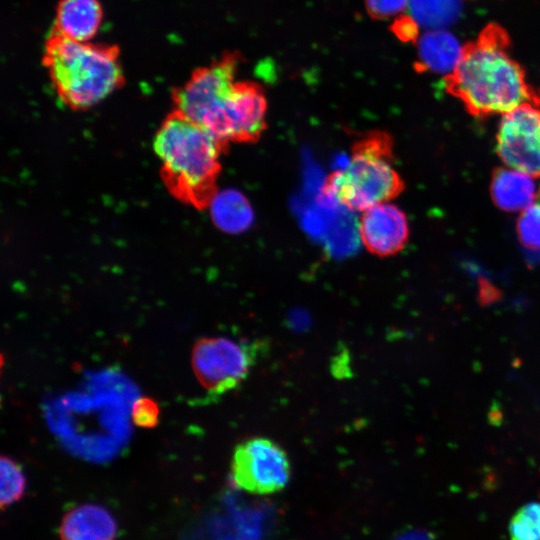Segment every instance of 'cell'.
Wrapping results in <instances>:
<instances>
[{
	"instance_id": "obj_1",
	"label": "cell",
	"mask_w": 540,
	"mask_h": 540,
	"mask_svg": "<svg viewBox=\"0 0 540 540\" xmlns=\"http://www.w3.org/2000/svg\"><path fill=\"white\" fill-rule=\"evenodd\" d=\"M447 87L477 117L503 115L536 93L510 55L504 37L496 32L482 35L465 48Z\"/></svg>"
},
{
	"instance_id": "obj_2",
	"label": "cell",
	"mask_w": 540,
	"mask_h": 540,
	"mask_svg": "<svg viewBox=\"0 0 540 540\" xmlns=\"http://www.w3.org/2000/svg\"><path fill=\"white\" fill-rule=\"evenodd\" d=\"M222 143L177 112L157 131L153 149L172 189L184 200L206 205L220 170Z\"/></svg>"
},
{
	"instance_id": "obj_3",
	"label": "cell",
	"mask_w": 540,
	"mask_h": 540,
	"mask_svg": "<svg viewBox=\"0 0 540 540\" xmlns=\"http://www.w3.org/2000/svg\"><path fill=\"white\" fill-rule=\"evenodd\" d=\"M44 65L59 97L72 108H90L122 82L114 47L74 41L55 33L48 38Z\"/></svg>"
},
{
	"instance_id": "obj_4",
	"label": "cell",
	"mask_w": 540,
	"mask_h": 540,
	"mask_svg": "<svg viewBox=\"0 0 540 540\" xmlns=\"http://www.w3.org/2000/svg\"><path fill=\"white\" fill-rule=\"evenodd\" d=\"M324 188L338 204L361 212L397 197L404 182L392 163L390 137L376 132L361 139L347 164L328 176Z\"/></svg>"
},
{
	"instance_id": "obj_5",
	"label": "cell",
	"mask_w": 540,
	"mask_h": 540,
	"mask_svg": "<svg viewBox=\"0 0 540 540\" xmlns=\"http://www.w3.org/2000/svg\"><path fill=\"white\" fill-rule=\"evenodd\" d=\"M258 344L229 337H203L192 348V369L200 385L220 396L238 387L254 367Z\"/></svg>"
},
{
	"instance_id": "obj_6",
	"label": "cell",
	"mask_w": 540,
	"mask_h": 540,
	"mask_svg": "<svg viewBox=\"0 0 540 540\" xmlns=\"http://www.w3.org/2000/svg\"><path fill=\"white\" fill-rule=\"evenodd\" d=\"M230 472L237 488L251 494L270 495L286 487L292 471L287 452L277 442L254 436L235 446Z\"/></svg>"
},
{
	"instance_id": "obj_7",
	"label": "cell",
	"mask_w": 540,
	"mask_h": 540,
	"mask_svg": "<svg viewBox=\"0 0 540 540\" xmlns=\"http://www.w3.org/2000/svg\"><path fill=\"white\" fill-rule=\"evenodd\" d=\"M267 102L259 85L236 82L202 127L222 144L255 142L266 128Z\"/></svg>"
},
{
	"instance_id": "obj_8",
	"label": "cell",
	"mask_w": 540,
	"mask_h": 540,
	"mask_svg": "<svg viewBox=\"0 0 540 540\" xmlns=\"http://www.w3.org/2000/svg\"><path fill=\"white\" fill-rule=\"evenodd\" d=\"M496 152L506 166L540 176V93L501 116Z\"/></svg>"
},
{
	"instance_id": "obj_9",
	"label": "cell",
	"mask_w": 540,
	"mask_h": 540,
	"mask_svg": "<svg viewBox=\"0 0 540 540\" xmlns=\"http://www.w3.org/2000/svg\"><path fill=\"white\" fill-rule=\"evenodd\" d=\"M237 63L228 55L194 72L175 94L176 112L200 125L233 89Z\"/></svg>"
},
{
	"instance_id": "obj_10",
	"label": "cell",
	"mask_w": 540,
	"mask_h": 540,
	"mask_svg": "<svg viewBox=\"0 0 540 540\" xmlns=\"http://www.w3.org/2000/svg\"><path fill=\"white\" fill-rule=\"evenodd\" d=\"M359 233L369 252L386 257L404 248L408 241L409 224L401 209L390 201L382 202L362 212Z\"/></svg>"
},
{
	"instance_id": "obj_11",
	"label": "cell",
	"mask_w": 540,
	"mask_h": 540,
	"mask_svg": "<svg viewBox=\"0 0 540 540\" xmlns=\"http://www.w3.org/2000/svg\"><path fill=\"white\" fill-rule=\"evenodd\" d=\"M117 524L101 505L85 503L73 507L59 526L61 540H115Z\"/></svg>"
},
{
	"instance_id": "obj_12",
	"label": "cell",
	"mask_w": 540,
	"mask_h": 540,
	"mask_svg": "<svg viewBox=\"0 0 540 540\" xmlns=\"http://www.w3.org/2000/svg\"><path fill=\"white\" fill-rule=\"evenodd\" d=\"M535 178L508 166L496 168L490 183L493 202L503 211L522 212L537 198L539 186Z\"/></svg>"
},
{
	"instance_id": "obj_13",
	"label": "cell",
	"mask_w": 540,
	"mask_h": 540,
	"mask_svg": "<svg viewBox=\"0 0 540 540\" xmlns=\"http://www.w3.org/2000/svg\"><path fill=\"white\" fill-rule=\"evenodd\" d=\"M465 48L447 28L424 30L417 39L420 65L427 71L448 77L457 68Z\"/></svg>"
},
{
	"instance_id": "obj_14",
	"label": "cell",
	"mask_w": 540,
	"mask_h": 540,
	"mask_svg": "<svg viewBox=\"0 0 540 540\" xmlns=\"http://www.w3.org/2000/svg\"><path fill=\"white\" fill-rule=\"evenodd\" d=\"M101 21L102 8L98 0H61L56 8L54 33L88 42L97 33Z\"/></svg>"
},
{
	"instance_id": "obj_15",
	"label": "cell",
	"mask_w": 540,
	"mask_h": 540,
	"mask_svg": "<svg viewBox=\"0 0 540 540\" xmlns=\"http://www.w3.org/2000/svg\"><path fill=\"white\" fill-rule=\"evenodd\" d=\"M206 206L214 224L224 232H243L252 224V208L246 197L236 190H215Z\"/></svg>"
},
{
	"instance_id": "obj_16",
	"label": "cell",
	"mask_w": 540,
	"mask_h": 540,
	"mask_svg": "<svg viewBox=\"0 0 540 540\" xmlns=\"http://www.w3.org/2000/svg\"><path fill=\"white\" fill-rule=\"evenodd\" d=\"M462 0H409L408 16L417 28H447L459 16Z\"/></svg>"
},
{
	"instance_id": "obj_17",
	"label": "cell",
	"mask_w": 540,
	"mask_h": 540,
	"mask_svg": "<svg viewBox=\"0 0 540 540\" xmlns=\"http://www.w3.org/2000/svg\"><path fill=\"white\" fill-rule=\"evenodd\" d=\"M1 508L9 507L19 501L26 489V479L22 467L9 456L2 455L0 460Z\"/></svg>"
},
{
	"instance_id": "obj_18",
	"label": "cell",
	"mask_w": 540,
	"mask_h": 540,
	"mask_svg": "<svg viewBox=\"0 0 540 540\" xmlns=\"http://www.w3.org/2000/svg\"><path fill=\"white\" fill-rule=\"evenodd\" d=\"M508 531L510 540H540V502L521 506L513 514Z\"/></svg>"
},
{
	"instance_id": "obj_19",
	"label": "cell",
	"mask_w": 540,
	"mask_h": 540,
	"mask_svg": "<svg viewBox=\"0 0 540 540\" xmlns=\"http://www.w3.org/2000/svg\"><path fill=\"white\" fill-rule=\"evenodd\" d=\"M520 243L529 250H540V186L536 200L520 212L516 224Z\"/></svg>"
},
{
	"instance_id": "obj_20",
	"label": "cell",
	"mask_w": 540,
	"mask_h": 540,
	"mask_svg": "<svg viewBox=\"0 0 540 540\" xmlns=\"http://www.w3.org/2000/svg\"><path fill=\"white\" fill-rule=\"evenodd\" d=\"M131 418L133 423L141 428L151 429L159 424V404L150 397L138 398L132 406Z\"/></svg>"
},
{
	"instance_id": "obj_21",
	"label": "cell",
	"mask_w": 540,
	"mask_h": 540,
	"mask_svg": "<svg viewBox=\"0 0 540 540\" xmlns=\"http://www.w3.org/2000/svg\"><path fill=\"white\" fill-rule=\"evenodd\" d=\"M409 0H365L370 15L376 18L398 16L408 8Z\"/></svg>"
},
{
	"instance_id": "obj_22",
	"label": "cell",
	"mask_w": 540,
	"mask_h": 540,
	"mask_svg": "<svg viewBox=\"0 0 540 540\" xmlns=\"http://www.w3.org/2000/svg\"><path fill=\"white\" fill-rule=\"evenodd\" d=\"M394 540H431V538L423 531L411 530L397 536Z\"/></svg>"
}]
</instances>
